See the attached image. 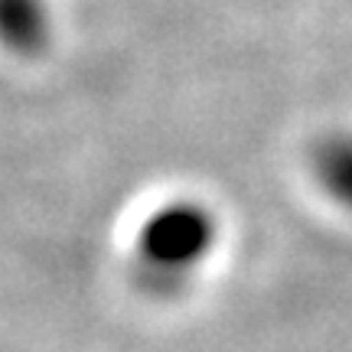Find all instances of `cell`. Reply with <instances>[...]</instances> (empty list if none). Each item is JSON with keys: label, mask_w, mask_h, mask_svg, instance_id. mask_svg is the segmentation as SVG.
Returning a JSON list of instances; mask_svg holds the SVG:
<instances>
[{"label": "cell", "mask_w": 352, "mask_h": 352, "mask_svg": "<svg viewBox=\"0 0 352 352\" xmlns=\"http://www.w3.org/2000/svg\"><path fill=\"white\" fill-rule=\"evenodd\" d=\"M215 241V222L196 202H170L140 226L134 267L147 290L173 294L206 261Z\"/></svg>", "instance_id": "6da1fadb"}, {"label": "cell", "mask_w": 352, "mask_h": 352, "mask_svg": "<svg viewBox=\"0 0 352 352\" xmlns=\"http://www.w3.org/2000/svg\"><path fill=\"white\" fill-rule=\"evenodd\" d=\"M50 36V16L43 0H0V43L13 52L43 50Z\"/></svg>", "instance_id": "7a4b0ae2"}, {"label": "cell", "mask_w": 352, "mask_h": 352, "mask_svg": "<svg viewBox=\"0 0 352 352\" xmlns=\"http://www.w3.org/2000/svg\"><path fill=\"white\" fill-rule=\"evenodd\" d=\"M320 179L329 186L333 196H340L346 206H352V140H333L327 144L320 157Z\"/></svg>", "instance_id": "3957f363"}]
</instances>
